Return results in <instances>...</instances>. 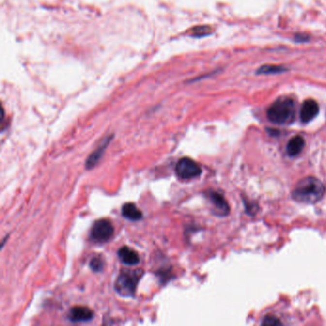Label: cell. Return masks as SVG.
<instances>
[{"instance_id": "1", "label": "cell", "mask_w": 326, "mask_h": 326, "mask_svg": "<svg viewBox=\"0 0 326 326\" xmlns=\"http://www.w3.org/2000/svg\"><path fill=\"white\" fill-rule=\"evenodd\" d=\"M326 193V186L323 182L316 177L308 176L296 183L292 197L294 200L304 204H315L319 202Z\"/></svg>"}, {"instance_id": "2", "label": "cell", "mask_w": 326, "mask_h": 326, "mask_svg": "<svg viewBox=\"0 0 326 326\" xmlns=\"http://www.w3.org/2000/svg\"><path fill=\"white\" fill-rule=\"evenodd\" d=\"M295 117V104L287 97L278 99L267 110V118L276 124H289Z\"/></svg>"}, {"instance_id": "3", "label": "cell", "mask_w": 326, "mask_h": 326, "mask_svg": "<svg viewBox=\"0 0 326 326\" xmlns=\"http://www.w3.org/2000/svg\"><path fill=\"white\" fill-rule=\"evenodd\" d=\"M142 275V270L123 271L115 281V290L122 296H132Z\"/></svg>"}, {"instance_id": "4", "label": "cell", "mask_w": 326, "mask_h": 326, "mask_svg": "<svg viewBox=\"0 0 326 326\" xmlns=\"http://www.w3.org/2000/svg\"><path fill=\"white\" fill-rule=\"evenodd\" d=\"M175 172L181 180H190L198 177L201 174L202 170L195 161L185 157L178 161L175 167Z\"/></svg>"}, {"instance_id": "5", "label": "cell", "mask_w": 326, "mask_h": 326, "mask_svg": "<svg viewBox=\"0 0 326 326\" xmlns=\"http://www.w3.org/2000/svg\"><path fill=\"white\" fill-rule=\"evenodd\" d=\"M114 228L109 219H99L97 220L90 232L91 239L98 243H104L109 241L113 236Z\"/></svg>"}, {"instance_id": "6", "label": "cell", "mask_w": 326, "mask_h": 326, "mask_svg": "<svg viewBox=\"0 0 326 326\" xmlns=\"http://www.w3.org/2000/svg\"><path fill=\"white\" fill-rule=\"evenodd\" d=\"M208 198L214 206L215 213L219 217H226L230 213V207L226 199L217 191L208 192Z\"/></svg>"}, {"instance_id": "7", "label": "cell", "mask_w": 326, "mask_h": 326, "mask_svg": "<svg viewBox=\"0 0 326 326\" xmlns=\"http://www.w3.org/2000/svg\"><path fill=\"white\" fill-rule=\"evenodd\" d=\"M319 111L320 108L317 102H315L314 100H306L300 109V121L304 124L311 122L319 114Z\"/></svg>"}, {"instance_id": "8", "label": "cell", "mask_w": 326, "mask_h": 326, "mask_svg": "<svg viewBox=\"0 0 326 326\" xmlns=\"http://www.w3.org/2000/svg\"><path fill=\"white\" fill-rule=\"evenodd\" d=\"M93 311L86 306H75L70 310L69 319L74 323L89 322L93 319Z\"/></svg>"}, {"instance_id": "9", "label": "cell", "mask_w": 326, "mask_h": 326, "mask_svg": "<svg viewBox=\"0 0 326 326\" xmlns=\"http://www.w3.org/2000/svg\"><path fill=\"white\" fill-rule=\"evenodd\" d=\"M112 137L113 136H109V137H107L105 140H104V142L103 143H101V145H100V146L88 157V159H87V161H86V163H85V167H86V169L87 170H91V169H93L97 164H98V162L101 160V158H102V156H103V154H104V152H105V150H106V148H107V146L109 145V142H110V140L112 139Z\"/></svg>"}, {"instance_id": "10", "label": "cell", "mask_w": 326, "mask_h": 326, "mask_svg": "<svg viewBox=\"0 0 326 326\" xmlns=\"http://www.w3.org/2000/svg\"><path fill=\"white\" fill-rule=\"evenodd\" d=\"M118 255L121 259V261L126 265H136L140 261V257L138 254L131 248L124 246L120 248Z\"/></svg>"}, {"instance_id": "11", "label": "cell", "mask_w": 326, "mask_h": 326, "mask_svg": "<svg viewBox=\"0 0 326 326\" xmlns=\"http://www.w3.org/2000/svg\"><path fill=\"white\" fill-rule=\"evenodd\" d=\"M304 146H305L304 139L301 136L297 135V136L293 137L288 142L287 146H286V150L289 156L295 157L301 153Z\"/></svg>"}, {"instance_id": "12", "label": "cell", "mask_w": 326, "mask_h": 326, "mask_svg": "<svg viewBox=\"0 0 326 326\" xmlns=\"http://www.w3.org/2000/svg\"><path fill=\"white\" fill-rule=\"evenodd\" d=\"M122 215L131 221H138L143 217L142 212L133 203H125L122 208Z\"/></svg>"}, {"instance_id": "13", "label": "cell", "mask_w": 326, "mask_h": 326, "mask_svg": "<svg viewBox=\"0 0 326 326\" xmlns=\"http://www.w3.org/2000/svg\"><path fill=\"white\" fill-rule=\"evenodd\" d=\"M212 28L208 25H200L191 29V35L195 37L209 36L212 34Z\"/></svg>"}, {"instance_id": "14", "label": "cell", "mask_w": 326, "mask_h": 326, "mask_svg": "<svg viewBox=\"0 0 326 326\" xmlns=\"http://www.w3.org/2000/svg\"><path fill=\"white\" fill-rule=\"evenodd\" d=\"M286 71L285 67L279 66V65H264L261 66L258 70L257 74H276V73H281Z\"/></svg>"}, {"instance_id": "15", "label": "cell", "mask_w": 326, "mask_h": 326, "mask_svg": "<svg viewBox=\"0 0 326 326\" xmlns=\"http://www.w3.org/2000/svg\"><path fill=\"white\" fill-rule=\"evenodd\" d=\"M104 266H105V263H104V260H103L102 257H99V256L93 257L90 261V267L94 272L103 271Z\"/></svg>"}, {"instance_id": "16", "label": "cell", "mask_w": 326, "mask_h": 326, "mask_svg": "<svg viewBox=\"0 0 326 326\" xmlns=\"http://www.w3.org/2000/svg\"><path fill=\"white\" fill-rule=\"evenodd\" d=\"M261 325L262 326H279V325H281V322L274 316H266L263 319Z\"/></svg>"}]
</instances>
